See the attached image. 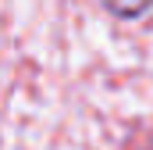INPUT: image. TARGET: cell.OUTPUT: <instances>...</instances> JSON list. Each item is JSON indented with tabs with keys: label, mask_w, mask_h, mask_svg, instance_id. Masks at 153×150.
<instances>
[{
	"label": "cell",
	"mask_w": 153,
	"mask_h": 150,
	"mask_svg": "<svg viewBox=\"0 0 153 150\" xmlns=\"http://www.w3.org/2000/svg\"><path fill=\"white\" fill-rule=\"evenodd\" d=\"M114 18H143L146 11H153V0H100Z\"/></svg>",
	"instance_id": "obj_1"
}]
</instances>
